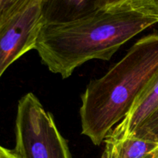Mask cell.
Instances as JSON below:
<instances>
[{"label": "cell", "mask_w": 158, "mask_h": 158, "mask_svg": "<svg viewBox=\"0 0 158 158\" xmlns=\"http://www.w3.org/2000/svg\"><path fill=\"white\" fill-rule=\"evenodd\" d=\"M158 23L128 5L102 9L80 19L44 24L34 49L53 73L68 78L91 60H110L130 40Z\"/></svg>", "instance_id": "1"}, {"label": "cell", "mask_w": 158, "mask_h": 158, "mask_svg": "<svg viewBox=\"0 0 158 158\" xmlns=\"http://www.w3.org/2000/svg\"><path fill=\"white\" fill-rule=\"evenodd\" d=\"M158 77V34L140 39L81 96L82 134L100 145Z\"/></svg>", "instance_id": "2"}, {"label": "cell", "mask_w": 158, "mask_h": 158, "mask_svg": "<svg viewBox=\"0 0 158 158\" xmlns=\"http://www.w3.org/2000/svg\"><path fill=\"white\" fill-rule=\"evenodd\" d=\"M15 134L13 152L19 158H72L52 115L32 93L19 100Z\"/></svg>", "instance_id": "3"}, {"label": "cell", "mask_w": 158, "mask_h": 158, "mask_svg": "<svg viewBox=\"0 0 158 158\" xmlns=\"http://www.w3.org/2000/svg\"><path fill=\"white\" fill-rule=\"evenodd\" d=\"M42 26L41 0H37L0 26V78L15 60L34 49Z\"/></svg>", "instance_id": "4"}, {"label": "cell", "mask_w": 158, "mask_h": 158, "mask_svg": "<svg viewBox=\"0 0 158 158\" xmlns=\"http://www.w3.org/2000/svg\"><path fill=\"white\" fill-rule=\"evenodd\" d=\"M106 0H41L43 25L64 23L105 9Z\"/></svg>", "instance_id": "5"}, {"label": "cell", "mask_w": 158, "mask_h": 158, "mask_svg": "<svg viewBox=\"0 0 158 158\" xmlns=\"http://www.w3.org/2000/svg\"><path fill=\"white\" fill-rule=\"evenodd\" d=\"M158 107V77L137 100L124 119L109 134L127 137L138 128Z\"/></svg>", "instance_id": "6"}, {"label": "cell", "mask_w": 158, "mask_h": 158, "mask_svg": "<svg viewBox=\"0 0 158 158\" xmlns=\"http://www.w3.org/2000/svg\"><path fill=\"white\" fill-rule=\"evenodd\" d=\"M101 158H151L158 154V143L134 136L117 137L108 134Z\"/></svg>", "instance_id": "7"}, {"label": "cell", "mask_w": 158, "mask_h": 158, "mask_svg": "<svg viewBox=\"0 0 158 158\" xmlns=\"http://www.w3.org/2000/svg\"><path fill=\"white\" fill-rule=\"evenodd\" d=\"M158 143V107L131 135Z\"/></svg>", "instance_id": "8"}, {"label": "cell", "mask_w": 158, "mask_h": 158, "mask_svg": "<svg viewBox=\"0 0 158 158\" xmlns=\"http://www.w3.org/2000/svg\"><path fill=\"white\" fill-rule=\"evenodd\" d=\"M37 0H0V26Z\"/></svg>", "instance_id": "9"}, {"label": "cell", "mask_w": 158, "mask_h": 158, "mask_svg": "<svg viewBox=\"0 0 158 158\" xmlns=\"http://www.w3.org/2000/svg\"><path fill=\"white\" fill-rule=\"evenodd\" d=\"M127 5L158 19V0H131Z\"/></svg>", "instance_id": "10"}, {"label": "cell", "mask_w": 158, "mask_h": 158, "mask_svg": "<svg viewBox=\"0 0 158 158\" xmlns=\"http://www.w3.org/2000/svg\"><path fill=\"white\" fill-rule=\"evenodd\" d=\"M131 1V0H106L105 9L121 7V6L128 4Z\"/></svg>", "instance_id": "11"}, {"label": "cell", "mask_w": 158, "mask_h": 158, "mask_svg": "<svg viewBox=\"0 0 158 158\" xmlns=\"http://www.w3.org/2000/svg\"><path fill=\"white\" fill-rule=\"evenodd\" d=\"M0 158H19L13 151L6 149L0 145Z\"/></svg>", "instance_id": "12"}, {"label": "cell", "mask_w": 158, "mask_h": 158, "mask_svg": "<svg viewBox=\"0 0 158 158\" xmlns=\"http://www.w3.org/2000/svg\"><path fill=\"white\" fill-rule=\"evenodd\" d=\"M151 158H158V154H156V155L154 156V157H151Z\"/></svg>", "instance_id": "13"}]
</instances>
